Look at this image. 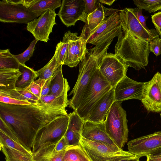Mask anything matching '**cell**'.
<instances>
[{
  "label": "cell",
  "instance_id": "cell-1",
  "mask_svg": "<svg viewBox=\"0 0 161 161\" xmlns=\"http://www.w3.org/2000/svg\"><path fill=\"white\" fill-rule=\"evenodd\" d=\"M67 114L66 109L52 107L40 100L29 105L0 102V118L12 130L21 144L31 152L38 130L58 117Z\"/></svg>",
  "mask_w": 161,
  "mask_h": 161
},
{
  "label": "cell",
  "instance_id": "cell-2",
  "mask_svg": "<svg viewBox=\"0 0 161 161\" xmlns=\"http://www.w3.org/2000/svg\"><path fill=\"white\" fill-rule=\"evenodd\" d=\"M122 29L115 46V53L128 67L136 70L145 69L151 52L149 42L133 35L123 27Z\"/></svg>",
  "mask_w": 161,
  "mask_h": 161
},
{
  "label": "cell",
  "instance_id": "cell-3",
  "mask_svg": "<svg viewBox=\"0 0 161 161\" xmlns=\"http://www.w3.org/2000/svg\"><path fill=\"white\" fill-rule=\"evenodd\" d=\"M110 43L105 45L95 46L87 51L80 62L76 82L68 96L73 95L69 100L70 107L75 111L80 105L84 93L98 67L103 55L107 53Z\"/></svg>",
  "mask_w": 161,
  "mask_h": 161
},
{
  "label": "cell",
  "instance_id": "cell-4",
  "mask_svg": "<svg viewBox=\"0 0 161 161\" xmlns=\"http://www.w3.org/2000/svg\"><path fill=\"white\" fill-rule=\"evenodd\" d=\"M69 118V114L60 116L38 130L32 149L33 158L45 156L55 152L56 144L66 133Z\"/></svg>",
  "mask_w": 161,
  "mask_h": 161
},
{
  "label": "cell",
  "instance_id": "cell-5",
  "mask_svg": "<svg viewBox=\"0 0 161 161\" xmlns=\"http://www.w3.org/2000/svg\"><path fill=\"white\" fill-rule=\"evenodd\" d=\"M119 12L107 17L92 30L84 25L80 36L85 40L87 43L95 46L104 45L113 41L114 37H118L122 32Z\"/></svg>",
  "mask_w": 161,
  "mask_h": 161
},
{
  "label": "cell",
  "instance_id": "cell-6",
  "mask_svg": "<svg viewBox=\"0 0 161 161\" xmlns=\"http://www.w3.org/2000/svg\"><path fill=\"white\" fill-rule=\"evenodd\" d=\"M107 134L118 147L122 149L128 140V121L121 102L114 101L104 120Z\"/></svg>",
  "mask_w": 161,
  "mask_h": 161
},
{
  "label": "cell",
  "instance_id": "cell-7",
  "mask_svg": "<svg viewBox=\"0 0 161 161\" xmlns=\"http://www.w3.org/2000/svg\"><path fill=\"white\" fill-rule=\"evenodd\" d=\"M112 88L98 67L84 93L80 105L75 110L78 115L84 121H86L94 106Z\"/></svg>",
  "mask_w": 161,
  "mask_h": 161
},
{
  "label": "cell",
  "instance_id": "cell-8",
  "mask_svg": "<svg viewBox=\"0 0 161 161\" xmlns=\"http://www.w3.org/2000/svg\"><path fill=\"white\" fill-rule=\"evenodd\" d=\"M79 145L92 161H115L138 157L129 151L81 137Z\"/></svg>",
  "mask_w": 161,
  "mask_h": 161
},
{
  "label": "cell",
  "instance_id": "cell-9",
  "mask_svg": "<svg viewBox=\"0 0 161 161\" xmlns=\"http://www.w3.org/2000/svg\"><path fill=\"white\" fill-rule=\"evenodd\" d=\"M128 68L115 53H110L103 55L98 65L101 74L112 87L126 76Z\"/></svg>",
  "mask_w": 161,
  "mask_h": 161
},
{
  "label": "cell",
  "instance_id": "cell-10",
  "mask_svg": "<svg viewBox=\"0 0 161 161\" xmlns=\"http://www.w3.org/2000/svg\"><path fill=\"white\" fill-rule=\"evenodd\" d=\"M37 18L36 15L23 4L11 0L0 2V21L5 23L27 24Z\"/></svg>",
  "mask_w": 161,
  "mask_h": 161
},
{
  "label": "cell",
  "instance_id": "cell-11",
  "mask_svg": "<svg viewBox=\"0 0 161 161\" xmlns=\"http://www.w3.org/2000/svg\"><path fill=\"white\" fill-rule=\"evenodd\" d=\"M119 14L122 27L133 35L149 42L159 37L155 30L145 28L129 8L120 10Z\"/></svg>",
  "mask_w": 161,
  "mask_h": 161
},
{
  "label": "cell",
  "instance_id": "cell-12",
  "mask_svg": "<svg viewBox=\"0 0 161 161\" xmlns=\"http://www.w3.org/2000/svg\"><path fill=\"white\" fill-rule=\"evenodd\" d=\"M58 15L67 27L74 26L78 20L87 24L88 15L85 12L84 0H62Z\"/></svg>",
  "mask_w": 161,
  "mask_h": 161
},
{
  "label": "cell",
  "instance_id": "cell-13",
  "mask_svg": "<svg viewBox=\"0 0 161 161\" xmlns=\"http://www.w3.org/2000/svg\"><path fill=\"white\" fill-rule=\"evenodd\" d=\"M55 10L48 9L38 18H36L27 24V30L31 33L35 39L47 42L49 35L52 32L54 25H57Z\"/></svg>",
  "mask_w": 161,
  "mask_h": 161
},
{
  "label": "cell",
  "instance_id": "cell-14",
  "mask_svg": "<svg viewBox=\"0 0 161 161\" xmlns=\"http://www.w3.org/2000/svg\"><path fill=\"white\" fill-rule=\"evenodd\" d=\"M147 82L135 81L125 76L114 87L115 101L121 102L129 99L141 101Z\"/></svg>",
  "mask_w": 161,
  "mask_h": 161
},
{
  "label": "cell",
  "instance_id": "cell-15",
  "mask_svg": "<svg viewBox=\"0 0 161 161\" xmlns=\"http://www.w3.org/2000/svg\"><path fill=\"white\" fill-rule=\"evenodd\" d=\"M127 146L131 153L140 158L146 156L161 148V131L132 139Z\"/></svg>",
  "mask_w": 161,
  "mask_h": 161
},
{
  "label": "cell",
  "instance_id": "cell-16",
  "mask_svg": "<svg viewBox=\"0 0 161 161\" xmlns=\"http://www.w3.org/2000/svg\"><path fill=\"white\" fill-rule=\"evenodd\" d=\"M148 112H161V74L157 72L147 82L141 101Z\"/></svg>",
  "mask_w": 161,
  "mask_h": 161
},
{
  "label": "cell",
  "instance_id": "cell-17",
  "mask_svg": "<svg viewBox=\"0 0 161 161\" xmlns=\"http://www.w3.org/2000/svg\"><path fill=\"white\" fill-rule=\"evenodd\" d=\"M67 36L69 45L67 49L64 65L72 68L76 66L80 62L87 51V43L80 36H78L76 32L68 31Z\"/></svg>",
  "mask_w": 161,
  "mask_h": 161
},
{
  "label": "cell",
  "instance_id": "cell-18",
  "mask_svg": "<svg viewBox=\"0 0 161 161\" xmlns=\"http://www.w3.org/2000/svg\"><path fill=\"white\" fill-rule=\"evenodd\" d=\"M104 121L94 122L84 121L81 131V136L91 141L103 142L118 148L106 132Z\"/></svg>",
  "mask_w": 161,
  "mask_h": 161
},
{
  "label": "cell",
  "instance_id": "cell-19",
  "mask_svg": "<svg viewBox=\"0 0 161 161\" xmlns=\"http://www.w3.org/2000/svg\"><path fill=\"white\" fill-rule=\"evenodd\" d=\"M114 101V87L96 103L92 109L86 121L94 122H104L109 110Z\"/></svg>",
  "mask_w": 161,
  "mask_h": 161
},
{
  "label": "cell",
  "instance_id": "cell-20",
  "mask_svg": "<svg viewBox=\"0 0 161 161\" xmlns=\"http://www.w3.org/2000/svg\"><path fill=\"white\" fill-rule=\"evenodd\" d=\"M68 129L64 136L69 146L79 145L81 131L84 120L75 111L69 114Z\"/></svg>",
  "mask_w": 161,
  "mask_h": 161
},
{
  "label": "cell",
  "instance_id": "cell-21",
  "mask_svg": "<svg viewBox=\"0 0 161 161\" xmlns=\"http://www.w3.org/2000/svg\"><path fill=\"white\" fill-rule=\"evenodd\" d=\"M21 75L19 69L0 68V91L16 88V82Z\"/></svg>",
  "mask_w": 161,
  "mask_h": 161
},
{
  "label": "cell",
  "instance_id": "cell-22",
  "mask_svg": "<svg viewBox=\"0 0 161 161\" xmlns=\"http://www.w3.org/2000/svg\"><path fill=\"white\" fill-rule=\"evenodd\" d=\"M62 66V65H61L59 66L52 77L50 90L48 95L59 96L69 90L68 82L63 76Z\"/></svg>",
  "mask_w": 161,
  "mask_h": 161
},
{
  "label": "cell",
  "instance_id": "cell-23",
  "mask_svg": "<svg viewBox=\"0 0 161 161\" xmlns=\"http://www.w3.org/2000/svg\"><path fill=\"white\" fill-rule=\"evenodd\" d=\"M120 10L108 8L104 7L100 3L96 10L92 13L88 14L87 24L84 25L90 30H92L98 26L107 17Z\"/></svg>",
  "mask_w": 161,
  "mask_h": 161
},
{
  "label": "cell",
  "instance_id": "cell-24",
  "mask_svg": "<svg viewBox=\"0 0 161 161\" xmlns=\"http://www.w3.org/2000/svg\"><path fill=\"white\" fill-rule=\"evenodd\" d=\"M19 69L22 75L21 78L16 82V88L26 89L37 77L36 71L22 64H20Z\"/></svg>",
  "mask_w": 161,
  "mask_h": 161
},
{
  "label": "cell",
  "instance_id": "cell-25",
  "mask_svg": "<svg viewBox=\"0 0 161 161\" xmlns=\"http://www.w3.org/2000/svg\"><path fill=\"white\" fill-rule=\"evenodd\" d=\"M61 4L60 0H37L29 9L37 17L47 10H55Z\"/></svg>",
  "mask_w": 161,
  "mask_h": 161
},
{
  "label": "cell",
  "instance_id": "cell-26",
  "mask_svg": "<svg viewBox=\"0 0 161 161\" xmlns=\"http://www.w3.org/2000/svg\"><path fill=\"white\" fill-rule=\"evenodd\" d=\"M0 95L8 96L17 99L27 101L32 103H36L40 99L26 89L16 88L14 89L0 91Z\"/></svg>",
  "mask_w": 161,
  "mask_h": 161
},
{
  "label": "cell",
  "instance_id": "cell-27",
  "mask_svg": "<svg viewBox=\"0 0 161 161\" xmlns=\"http://www.w3.org/2000/svg\"><path fill=\"white\" fill-rule=\"evenodd\" d=\"M68 92L59 96L51 95L42 96L41 97L40 100L45 104L52 107L65 109L66 107L69 105V100L67 98Z\"/></svg>",
  "mask_w": 161,
  "mask_h": 161
},
{
  "label": "cell",
  "instance_id": "cell-28",
  "mask_svg": "<svg viewBox=\"0 0 161 161\" xmlns=\"http://www.w3.org/2000/svg\"><path fill=\"white\" fill-rule=\"evenodd\" d=\"M63 161H92L80 146H69L66 150Z\"/></svg>",
  "mask_w": 161,
  "mask_h": 161
},
{
  "label": "cell",
  "instance_id": "cell-29",
  "mask_svg": "<svg viewBox=\"0 0 161 161\" xmlns=\"http://www.w3.org/2000/svg\"><path fill=\"white\" fill-rule=\"evenodd\" d=\"M20 64L9 49L0 50V68L18 69Z\"/></svg>",
  "mask_w": 161,
  "mask_h": 161
},
{
  "label": "cell",
  "instance_id": "cell-30",
  "mask_svg": "<svg viewBox=\"0 0 161 161\" xmlns=\"http://www.w3.org/2000/svg\"><path fill=\"white\" fill-rule=\"evenodd\" d=\"M0 145L6 146L27 156L32 157L33 156L31 151L28 150L20 144L11 139L1 131H0Z\"/></svg>",
  "mask_w": 161,
  "mask_h": 161
},
{
  "label": "cell",
  "instance_id": "cell-31",
  "mask_svg": "<svg viewBox=\"0 0 161 161\" xmlns=\"http://www.w3.org/2000/svg\"><path fill=\"white\" fill-rule=\"evenodd\" d=\"M0 150L5 156L6 161H34L32 157L3 145H0Z\"/></svg>",
  "mask_w": 161,
  "mask_h": 161
},
{
  "label": "cell",
  "instance_id": "cell-32",
  "mask_svg": "<svg viewBox=\"0 0 161 161\" xmlns=\"http://www.w3.org/2000/svg\"><path fill=\"white\" fill-rule=\"evenodd\" d=\"M59 66L58 65L55 54L45 66L36 71L39 78L47 80L52 77Z\"/></svg>",
  "mask_w": 161,
  "mask_h": 161
},
{
  "label": "cell",
  "instance_id": "cell-33",
  "mask_svg": "<svg viewBox=\"0 0 161 161\" xmlns=\"http://www.w3.org/2000/svg\"><path fill=\"white\" fill-rule=\"evenodd\" d=\"M68 45V37L65 32L62 41H60L57 44L54 53L58 65L59 66L64 65Z\"/></svg>",
  "mask_w": 161,
  "mask_h": 161
},
{
  "label": "cell",
  "instance_id": "cell-34",
  "mask_svg": "<svg viewBox=\"0 0 161 161\" xmlns=\"http://www.w3.org/2000/svg\"><path fill=\"white\" fill-rule=\"evenodd\" d=\"M134 4L138 8L144 9L149 13L161 10V0H134Z\"/></svg>",
  "mask_w": 161,
  "mask_h": 161
},
{
  "label": "cell",
  "instance_id": "cell-35",
  "mask_svg": "<svg viewBox=\"0 0 161 161\" xmlns=\"http://www.w3.org/2000/svg\"><path fill=\"white\" fill-rule=\"evenodd\" d=\"M38 40L35 39L31 42L28 47L23 53L18 55H14L20 64H25L33 55L36 45Z\"/></svg>",
  "mask_w": 161,
  "mask_h": 161
},
{
  "label": "cell",
  "instance_id": "cell-36",
  "mask_svg": "<svg viewBox=\"0 0 161 161\" xmlns=\"http://www.w3.org/2000/svg\"><path fill=\"white\" fill-rule=\"evenodd\" d=\"M45 80L39 78L38 79L33 81L26 89L40 99L42 87Z\"/></svg>",
  "mask_w": 161,
  "mask_h": 161
},
{
  "label": "cell",
  "instance_id": "cell-37",
  "mask_svg": "<svg viewBox=\"0 0 161 161\" xmlns=\"http://www.w3.org/2000/svg\"><path fill=\"white\" fill-rule=\"evenodd\" d=\"M0 131L11 139L21 144L12 130L1 118H0Z\"/></svg>",
  "mask_w": 161,
  "mask_h": 161
},
{
  "label": "cell",
  "instance_id": "cell-38",
  "mask_svg": "<svg viewBox=\"0 0 161 161\" xmlns=\"http://www.w3.org/2000/svg\"><path fill=\"white\" fill-rule=\"evenodd\" d=\"M0 102L14 105H29L32 103L27 101L19 100L2 95H0Z\"/></svg>",
  "mask_w": 161,
  "mask_h": 161
},
{
  "label": "cell",
  "instance_id": "cell-39",
  "mask_svg": "<svg viewBox=\"0 0 161 161\" xmlns=\"http://www.w3.org/2000/svg\"><path fill=\"white\" fill-rule=\"evenodd\" d=\"M150 51L153 53L156 56L161 54V38H156L149 42Z\"/></svg>",
  "mask_w": 161,
  "mask_h": 161
},
{
  "label": "cell",
  "instance_id": "cell-40",
  "mask_svg": "<svg viewBox=\"0 0 161 161\" xmlns=\"http://www.w3.org/2000/svg\"><path fill=\"white\" fill-rule=\"evenodd\" d=\"M84 1L85 4V12L88 15L95 11L100 3L99 0H84Z\"/></svg>",
  "mask_w": 161,
  "mask_h": 161
},
{
  "label": "cell",
  "instance_id": "cell-41",
  "mask_svg": "<svg viewBox=\"0 0 161 161\" xmlns=\"http://www.w3.org/2000/svg\"><path fill=\"white\" fill-rule=\"evenodd\" d=\"M129 9L135 14L142 25L146 29H149L146 25V21L148 17L145 16L142 14V9L138 7L134 8H129Z\"/></svg>",
  "mask_w": 161,
  "mask_h": 161
},
{
  "label": "cell",
  "instance_id": "cell-42",
  "mask_svg": "<svg viewBox=\"0 0 161 161\" xmlns=\"http://www.w3.org/2000/svg\"><path fill=\"white\" fill-rule=\"evenodd\" d=\"M152 19L156 31L161 36V11L152 15Z\"/></svg>",
  "mask_w": 161,
  "mask_h": 161
},
{
  "label": "cell",
  "instance_id": "cell-43",
  "mask_svg": "<svg viewBox=\"0 0 161 161\" xmlns=\"http://www.w3.org/2000/svg\"><path fill=\"white\" fill-rule=\"evenodd\" d=\"M66 150L58 153H54L47 157L43 161H63L64 157Z\"/></svg>",
  "mask_w": 161,
  "mask_h": 161
},
{
  "label": "cell",
  "instance_id": "cell-44",
  "mask_svg": "<svg viewBox=\"0 0 161 161\" xmlns=\"http://www.w3.org/2000/svg\"><path fill=\"white\" fill-rule=\"evenodd\" d=\"M69 146L68 142L64 136L56 144L55 150L56 153H58L66 150Z\"/></svg>",
  "mask_w": 161,
  "mask_h": 161
},
{
  "label": "cell",
  "instance_id": "cell-45",
  "mask_svg": "<svg viewBox=\"0 0 161 161\" xmlns=\"http://www.w3.org/2000/svg\"><path fill=\"white\" fill-rule=\"evenodd\" d=\"M52 77L46 80L42 87L41 97L46 96L49 93Z\"/></svg>",
  "mask_w": 161,
  "mask_h": 161
},
{
  "label": "cell",
  "instance_id": "cell-46",
  "mask_svg": "<svg viewBox=\"0 0 161 161\" xmlns=\"http://www.w3.org/2000/svg\"><path fill=\"white\" fill-rule=\"evenodd\" d=\"M37 0H19L18 3L23 4L24 6L28 8L33 4H34Z\"/></svg>",
  "mask_w": 161,
  "mask_h": 161
},
{
  "label": "cell",
  "instance_id": "cell-47",
  "mask_svg": "<svg viewBox=\"0 0 161 161\" xmlns=\"http://www.w3.org/2000/svg\"><path fill=\"white\" fill-rule=\"evenodd\" d=\"M146 161H161V156H153L150 154L147 155Z\"/></svg>",
  "mask_w": 161,
  "mask_h": 161
},
{
  "label": "cell",
  "instance_id": "cell-48",
  "mask_svg": "<svg viewBox=\"0 0 161 161\" xmlns=\"http://www.w3.org/2000/svg\"><path fill=\"white\" fill-rule=\"evenodd\" d=\"M99 2L101 3L107 4L108 6H111L113 3L115 1V0H99Z\"/></svg>",
  "mask_w": 161,
  "mask_h": 161
},
{
  "label": "cell",
  "instance_id": "cell-49",
  "mask_svg": "<svg viewBox=\"0 0 161 161\" xmlns=\"http://www.w3.org/2000/svg\"><path fill=\"white\" fill-rule=\"evenodd\" d=\"M140 157H138L133 158H123L115 161H140Z\"/></svg>",
  "mask_w": 161,
  "mask_h": 161
},
{
  "label": "cell",
  "instance_id": "cell-50",
  "mask_svg": "<svg viewBox=\"0 0 161 161\" xmlns=\"http://www.w3.org/2000/svg\"><path fill=\"white\" fill-rule=\"evenodd\" d=\"M150 154L153 156H161V148L154 151Z\"/></svg>",
  "mask_w": 161,
  "mask_h": 161
},
{
  "label": "cell",
  "instance_id": "cell-51",
  "mask_svg": "<svg viewBox=\"0 0 161 161\" xmlns=\"http://www.w3.org/2000/svg\"><path fill=\"white\" fill-rule=\"evenodd\" d=\"M160 117L161 118V112L160 113Z\"/></svg>",
  "mask_w": 161,
  "mask_h": 161
}]
</instances>
